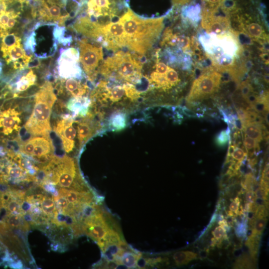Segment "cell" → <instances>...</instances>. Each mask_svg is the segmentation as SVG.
I'll return each instance as SVG.
<instances>
[{"mask_svg":"<svg viewBox=\"0 0 269 269\" xmlns=\"http://www.w3.org/2000/svg\"><path fill=\"white\" fill-rule=\"evenodd\" d=\"M164 19L142 18L128 7L118 20L124 28L126 48L140 55L146 54L159 36Z\"/></svg>","mask_w":269,"mask_h":269,"instance_id":"obj_1","label":"cell"},{"mask_svg":"<svg viewBox=\"0 0 269 269\" xmlns=\"http://www.w3.org/2000/svg\"><path fill=\"white\" fill-rule=\"evenodd\" d=\"M43 179L40 185L50 183L59 188L77 191L91 192L81 175L75 160L67 156H52L49 162L43 167Z\"/></svg>","mask_w":269,"mask_h":269,"instance_id":"obj_2","label":"cell"},{"mask_svg":"<svg viewBox=\"0 0 269 269\" xmlns=\"http://www.w3.org/2000/svg\"><path fill=\"white\" fill-rule=\"evenodd\" d=\"M142 65L129 52L118 51L102 63L99 73L105 80L117 83L140 85Z\"/></svg>","mask_w":269,"mask_h":269,"instance_id":"obj_3","label":"cell"},{"mask_svg":"<svg viewBox=\"0 0 269 269\" xmlns=\"http://www.w3.org/2000/svg\"><path fill=\"white\" fill-rule=\"evenodd\" d=\"M81 225L83 233L96 242L101 250L108 245L124 240L118 223L99 205L82 220Z\"/></svg>","mask_w":269,"mask_h":269,"instance_id":"obj_4","label":"cell"},{"mask_svg":"<svg viewBox=\"0 0 269 269\" xmlns=\"http://www.w3.org/2000/svg\"><path fill=\"white\" fill-rule=\"evenodd\" d=\"M56 99L52 85L46 82L35 94L33 111L24 126L27 132L35 136L48 137L50 116Z\"/></svg>","mask_w":269,"mask_h":269,"instance_id":"obj_5","label":"cell"},{"mask_svg":"<svg viewBox=\"0 0 269 269\" xmlns=\"http://www.w3.org/2000/svg\"><path fill=\"white\" fill-rule=\"evenodd\" d=\"M203 40V46L215 65L221 70H234L233 64L239 55L241 47L234 32L226 31L210 36Z\"/></svg>","mask_w":269,"mask_h":269,"instance_id":"obj_6","label":"cell"},{"mask_svg":"<svg viewBox=\"0 0 269 269\" xmlns=\"http://www.w3.org/2000/svg\"><path fill=\"white\" fill-rule=\"evenodd\" d=\"M1 38L0 50L7 64L12 63L15 69H21L26 67L31 61V56L26 54L21 38L14 33H8Z\"/></svg>","mask_w":269,"mask_h":269,"instance_id":"obj_7","label":"cell"},{"mask_svg":"<svg viewBox=\"0 0 269 269\" xmlns=\"http://www.w3.org/2000/svg\"><path fill=\"white\" fill-rule=\"evenodd\" d=\"M79 61L88 80L93 82L99 73V65L103 60V48L89 43L85 39L78 41Z\"/></svg>","mask_w":269,"mask_h":269,"instance_id":"obj_8","label":"cell"},{"mask_svg":"<svg viewBox=\"0 0 269 269\" xmlns=\"http://www.w3.org/2000/svg\"><path fill=\"white\" fill-rule=\"evenodd\" d=\"M222 78L216 71L200 75L192 83L186 98L187 104L197 103L214 94L219 88Z\"/></svg>","mask_w":269,"mask_h":269,"instance_id":"obj_9","label":"cell"},{"mask_svg":"<svg viewBox=\"0 0 269 269\" xmlns=\"http://www.w3.org/2000/svg\"><path fill=\"white\" fill-rule=\"evenodd\" d=\"M99 40L102 41L103 45L110 50L118 51L123 48H126L125 32L119 20L107 23H101Z\"/></svg>","mask_w":269,"mask_h":269,"instance_id":"obj_10","label":"cell"},{"mask_svg":"<svg viewBox=\"0 0 269 269\" xmlns=\"http://www.w3.org/2000/svg\"><path fill=\"white\" fill-rule=\"evenodd\" d=\"M79 52L73 47L62 50L57 61V71L63 79L81 76L82 70L79 66Z\"/></svg>","mask_w":269,"mask_h":269,"instance_id":"obj_11","label":"cell"},{"mask_svg":"<svg viewBox=\"0 0 269 269\" xmlns=\"http://www.w3.org/2000/svg\"><path fill=\"white\" fill-rule=\"evenodd\" d=\"M87 5V13L89 17L112 18L124 8L125 0H88Z\"/></svg>","mask_w":269,"mask_h":269,"instance_id":"obj_12","label":"cell"},{"mask_svg":"<svg viewBox=\"0 0 269 269\" xmlns=\"http://www.w3.org/2000/svg\"><path fill=\"white\" fill-rule=\"evenodd\" d=\"M39 6L37 9H32L31 14L34 17L38 14V17L45 21H59L63 24L66 18L70 16L64 5L53 2L48 0H39Z\"/></svg>","mask_w":269,"mask_h":269,"instance_id":"obj_13","label":"cell"},{"mask_svg":"<svg viewBox=\"0 0 269 269\" xmlns=\"http://www.w3.org/2000/svg\"><path fill=\"white\" fill-rule=\"evenodd\" d=\"M20 151L27 155L39 160L51 158L53 146L48 137L35 136L23 142Z\"/></svg>","mask_w":269,"mask_h":269,"instance_id":"obj_14","label":"cell"},{"mask_svg":"<svg viewBox=\"0 0 269 269\" xmlns=\"http://www.w3.org/2000/svg\"><path fill=\"white\" fill-rule=\"evenodd\" d=\"M74 117L70 115L64 116L59 120L54 127V130L62 141L64 150L69 153L73 151L77 136L76 129L74 126Z\"/></svg>","mask_w":269,"mask_h":269,"instance_id":"obj_15","label":"cell"},{"mask_svg":"<svg viewBox=\"0 0 269 269\" xmlns=\"http://www.w3.org/2000/svg\"><path fill=\"white\" fill-rule=\"evenodd\" d=\"M19 113L14 109H8L0 114V128H2V132L8 135L14 131H18L20 119Z\"/></svg>","mask_w":269,"mask_h":269,"instance_id":"obj_16","label":"cell"},{"mask_svg":"<svg viewBox=\"0 0 269 269\" xmlns=\"http://www.w3.org/2000/svg\"><path fill=\"white\" fill-rule=\"evenodd\" d=\"M248 18L249 19L240 18L241 29L251 38L256 41L262 42L268 39L263 26L258 22L252 19L251 20V18Z\"/></svg>","mask_w":269,"mask_h":269,"instance_id":"obj_17","label":"cell"},{"mask_svg":"<svg viewBox=\"0 0 269 269\" xmlns=\"http://www.w3.org/2000/svg\"><path fill=\"white\" fill-rule=\"evenodd\" d=\"M66 79L62 80L64 87L72 97H83L88 94L89 88L86 84L74 78Z\"/></svg>","mask_w":269,"mask_h":269,"instance_id":"obj_18","label":"cell"},{"mask_svg":"<svg viewBox=\"0 0 269 269\" xmlns=\"http://www.w3.org/2000/svg\"><path fill=\"white\" fill-rule=\"evenodd\" d=\"M162 43V45L177 46L183 50H188L190 48V39L188 37L173 34L168 28L164 32Z\"/></svg>","mask_w":269,"mask_h":269,"instance_id":"obj_19","label":"cell"},{"mask_svg":"<svg viewBox=\"0 0 269 269\" xmlns=\"http://www.w3.org/2000/svg\"><path fill=\"white\" fill-rule=\"evenodd\" d=\"M141 256V253L135 249L126 251L119 258L117 264L119 267L128 269L138 268V262Z\"/></svg>","mask_w":269,"mask_h":269,"instance_id":"obj_20","label":"cell"},{"mask_svg":"<svg viewBox=\"0 0 269 269\" xmlns=\"http://www.w3.org/2000/svg\"><path fill=\"white\" fill-rule=\"evenodd\" d=\"M39 206L44 216L52 221L58 214L55 202L48 195L40 194Z\"/></svg>","mask_w":269,"mask_h":269,"instance_id":"obj_21","label":"cell"},{"mask_svg":"<svg viewBox=\"0 0 269 269\" xmlns=\"http://www.w3.org/2000/svg\"><path fill=\"white\" fill-rule=\"evenodd\" d=\"M265 127L263 124L248 122L244 126L243 131L246 135L260 142L263 138V131L266 130Z\"/></svg>","mask_w":269,"mask_h":269,"instance_id":"obj_22","label":"cell"},{"mask_svg":"<svg viewBox=\"0 0 269 269\" xmlns=\"http://www.w3.org/2000/svg\"><path fill=\"white\" fill-rule=\"evenodd\" d=\"M37 77L32 70L23 75L16 83L15 90L18 92H24L34 85Z\"/></svg>","mask_w":269,"mask_h":269,"instance_id":"obj_23","label":"cell"},{"mask_svg":"<svg viewBox=\"0 0 269 269\" xmlns=\"http://www.w3.org/2000/svg\"><path fill=\"white\" fill-rule=\"evenodd\" d=\"M197 256V254L191 251H179L173 254V259L177 266H181L196 259Z\"/></svg>","mask_w":269,"mask_h":269,"instance_id":"obj_24","label":"cell"},{"mask_svg":"<svg viewBox=\"0 0 269 269\" xmlns=\"http://www.w3.org/2000/svg\"><path fill=\"white\" fill-rule=\"evenodd\" d=\"M231 130L228 127L227 130H222L215 137V143L220 147L224 146L230 139Z\"/></svg>","mask_w":269,"mask_h":269,"instance_id":"obj_25","label":"cell"},{"mask_svg":"<svg viewBox=\"0 0 269 269\" xmlns=\"http://www.w3.org/2000/svg\"><path fill=\"white\" fill-rule=\"evenodd\" d=\"M267 219L266 217L258 218L255 223L254 228L252 229L250 235L261 236L266 226Z\"/></svg>","mask_w":269,"mask_h":269,"instance_id":"obj_26","label":"cell"},{"mask_svg":"<svg viewBox=\"0 0 269 269\" xmlns=\"http://www.w3.org/2000/svg\"><path fill=\"white\" fill-rule=\"evenodd\" d=\"M239 89L242 97L244 100L254 92L253 88L248 80L242 82L240 85Z\"/></svg>","mask_w":269,"mask_h":269,"instance_id":"obj_27","label":"cell"},{"mask_svg":"<svg viewBox=\"0 0 269 269\" xmlns=\"http://www.w3.org/2000/svg\"><path fill=\"white\" fill-rule=\"evenodd\" d=\"M232 156L234 159L239 161H243L247 158V154L238 147H236Z\"/></svg>","mask_w":269,"mask_h":269,"instance_id":"obj_28","label":"cell"},{"mask_svg":"<svg viewBox=\"0 0 269 269\" xmlns=\"http://www.w3.org/2000/svg\"><path fill=\"white\" fill-rule=\"evenodd\" d=\"M226 234H227L226 230L220 225L216 227L212 232L214 238L217 240L221 239Z\"/></svg>","mask_w":269,"mask_h":269,"instance_id":"obj_29","label":"cell"},{"mask_svg":"<svg viewBox=\"0 0 269 269\" xmlns=\"http://www.w3.org/2000/svg\"><path fill=\"white\" fill-rule=\"evenodd\" d=\"M240 203L241 201L240 198L238 196L236 197L231 201L229 205V210L236 214L239 209Z\"/></svg>","mask_w":269,"mask_h":269,"instance_id":"obj_30","label":"cell"},{"mask_svg":"<svg viewBox=\"0 0 269 269\" xmlns=\"http://www.w3.org/2000/svg\"><path fill=\"white\" fill-rule=\"evenodd\" d=\"M27 1L26 0H0V7L8 6L16 3Z\"/></svg>","mask_w":269,"mask_h":269,"instance_id":"obj_31","label":"cell"},{"mask_svg":"<svg viewBox=\"0 0 269 269\" xmlns=\"http://www.w3.org/2000/svg\"><path fill=\"white\" fill-rule=\"evenodd\" d=\"M256 199L253 190H247L245 195V203H254Z\"/></svg>","mask_w":269,"mask_h":269,"instance_id":"obj_32","label":"cell"},{"mask_svg":"<svg viewBox=\"0 0 269 269\" xmlns=\"http://www.w3.org/2000/svg\"><path fill=\"white\" fill-rule=\"evenodd\" d=\"M236 147H237V146L233 144H229L227 155V156L232 155Z\"/></svg>","mask_w":269,"mask_h":269,"instance_id":"obj_33","label":"cell"},{"mask_svg":"<svg viewBox=\"0 0 269 269\" xmlns=\"http://www.w3.org/2000/svg\"><path fill=\"white\" fill-rule=\"evenodd\" d=\"M35 0V1H37V0Z\"/></svg>","mask_w":269,"mask_h":269,"instance_id":"obj_34","label":"cell"}]
</instances>
